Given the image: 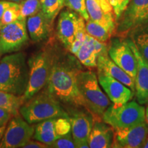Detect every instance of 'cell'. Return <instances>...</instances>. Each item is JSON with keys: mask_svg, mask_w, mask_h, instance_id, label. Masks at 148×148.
<instances>
[{"mask_svg": "<svg viewBox=\"0 0 148 148\" xmlns=\"http://www.w3.org/2000/svg\"><path fill=\"white\" fill-rule=\"evenodd\" d=\"M81 64L76 57L69 54H57L45 90L61 104L74 110L84 108L85 104L77 86V73Z\"/></svg>", "mask_w": 148, "mask_h": 148, "instance_id": "6da1fadb", "label": "cell"}, {"mask_svg": "<svg viewBox=\"0 0 148 148\" xmlns=\"http://www.w3.org/2000/svg\"><path fill=\"white\" fill-rule=\"evenodd\" d=\"M24 102L23 95H16L0 90V108L8 111L12 116L20 114L19 110Z\"/></svg>", "mask_w": 148, "mask_h": 148, "instance_id": "7402d4cb", "label": "cell"}, {"mask_svg": "<svg viewBox=\"0 0 148 148\" xmlns=\"http://www.w3.org/2000/svg\"><path fill=\"white\" fill-rule=\"evenodd\" d=\"M65 0H41V10L51 21L54 22L56 16L64 6Z\"/></svg>", "mask_w": 148, "mask_h": 148, "instance_id": "d4e9b609", "label": "cell"}, {"mask_svg": "<svg viewBox=\"0 0 148 148\" xmlns=\"http://www.w3.org/2000/svg\"><path fill=\"white\" fill-rule=\"evenodd\" d=\"M114 130L100 120H95L91 132L88 137V145L90 148L112 147L114 141Z\"/></svg>", "mask_w": 148, "mask_h": 148, "instance_id": "d6986e66", "label": "cell"}, {"mask_svg": "<svg viewBox=\"0 0 148 148\" xmlns=\"http://www.w3.org/2000/svg\"><path fill=\"white\" fill-rule=\"evenodd\" d=\"M56 53L51 47H44L27 60L29 81L26 91L23 95L25 101L45 88L50 75Z\"/></svg>", "mask_w": 148, "mask_h": 148, "instance_id": "5b68a950", "label": "cell"}, {"mask_svg": "<svg viewBox=\"0 0 148 148\" xmlns=\"http://www.w3.org/2000/svg\"><path fill=\"white\" fill-rule=\"evenodd\" d=\"M41 0H23L19 3V17L18 19H27L41 10Z\"/></svg>", "mask_w": 148, "mask_h": 148, "instance_id": "484cf974", "label": "cell"}, {"mask_svg": "<svg viewBox=\"0 0 148 148\" xmlns=\"http://www.w3.org/2000/svg\"><path fill=\"white\" fill-rule=\"evenodd\" d=\"M137 61V71L135 78V92L140 104L148 103V62L138 51L130 38H126Z\"/></svg>", "mask_w": 148, "mask_h": 148, "instance_id": "2e32d148", "label": "cell"}, {"mask_svg": "<svg viewBox=\"0 0 148 148\" xmlns=\"http://www.w3.org/2000/svg\"><path fill=\"white\" fill-rule=\"evenodd\" d=\"M97 67L98 72L106 73L117 79L130 88L133 92H135V82L134 79L126 72L116 65L108 56V53L98 56L97 58Z\"/></svg>", "mask_w": 148, "mask_h": 148, "instance_id": "ac0fdd59", "label": "cell"}, {"mask_svg": "<svg viewBox=\"0 0 148 148\" xmlns=\"http://www.w3.org/2000/svg\"><path fill=\"white\" fill-rule=\"evenodd\" d=\"M143 147V148H148V136H147V138H145V140L143 141V144H142L141 147Z\"/></svg>", "mask_w": 148, "mask_h": 148, "instance_id": "8d00e7d4", "label": "cell"}, {"mask_svg": "<svg viewBox=\"0 0 148 148\" xmlns=\"http://www.w3.org/2000/svg\"><path fill=\"white\" fill-rule=\"evenodd\" d=\"M75 56L82 65L86 67L97 66V53L95 48L93 37L86 34L84 42L79 48Z\"/></svg>", "mask_w": 148, "mask_h": 148, "instance_id": "ffe728a7", "label": "cell"}, {"mask_svg": "<svg viewBox=\"0 0 148 148\" xmlns=\"http://www.w3.org/2000/svg\"><path fill=\"white\" fill-rule=\"evenodd\" d=\"M17 4L18 3L0 0V20H1V16H2L3 14L4 13V12L7 10V9L10 8V7L14 6V5Z\"/></svg>", "mask_w": 148, "mask_h": 148, "instance_id": "e575fe53", "label": "cell"}, {"mask_svg": "<svg viewBox=\"0 0 148 148\" xmlns=\"http://www.w3.org/2000/svg\"><path fill=\"white\" fill-rule=\"evenodd\" d=\"M145 122L148 125V106L145 109Z\"/></svg>", "mask_w": 148, "mask_h": 148, "instance_id": "74e56055", "label": "cell"}, {"mask_svg": "<svg viewBox=\"0 0 148 148\" xmlns=\"http://www.w3.org/2000/svg\"><path fill=\"white\" fill-rule=\"evenodd\" d=\"M108 1L113 10L116 25V22L124 12L130 0H108Z\"/></svg>", "mask_w": 148, "mask_h": 148, "instance_id": "4dcf8cb0", "label": "cell"}, {"mask_svg": "<svg viewBox=\"0 0 148 148\" xmlns=\"http://www.w3.org/2000/svg\"><path fill=\"white\" fill-rule=\"evenodd\" d=\"M29 81V66L25 53L5 54L0 60V90L23 95Z\"/></svg>", "mask_w": 148, "mask_h": 148, "instance_id": "7a4b0ae2", "label": "cell"}, {"mask_svg": "<svg viewBox=\"0 0 148 148\" xmlns=\"http://www.w3.org/2000/svg\"><path fill=\"white\" fill-rule=\"evenodd\" d=\"M108 54L111 60L135 80L137 71V61L126 38H114L108 47Z\"/></svg>", "mask_w": 148, "mask_h": 148, "instance_id": "30bf717a", "label": "cell"}, {"mask_svg": "<svg viewBox=\"0 0 148 148\" xmlns=\"http://www.w3.org/2000/svg\"><path fill=\"white\" fill-rule=\"evenodd\" d=\"M55 129L57 134L60 137L71 132V125L69 118L60 117L56 119Z\"/></svg>", "mask_w": 148, "mask_h": 148, "instance_id": "1f68e13d", "label": "cell"}, {"mask_svg": "<svg viewBox=\"0 0 148 148\" xmlns=\"http://www.w3.org/2000/svg\"><path fill=\"white\" fill-rule=\"evenodd\" d=\"M27 19H17L2 25L0 30V56L19 51L27 43Z\"/></svg>", "mask_w": 148, "mask_h": 148, "instance_id": "52a82bcc", "label": "cell"}, {"mask_svg": "<svg viewBox=\"0 0 148 148\" xmlns=\"http://www.w3.org/2000/svg\"><path fill=\"white\" fill-rule=\"evenodd\" d=\"M18 17H19V3L7 9L1 16L0 22L1 25H5L15 21L16 20L18 19Z\"/></svg>", "mask_w": 148, "mask_h": 148, "instance_id": "f546056e", "label": "cell"}, {"mask_svg": "<svg viewBox=\"0 0 148 148\" xmlns=\"http://www.w3.org/2000/svg\"><path fill=\"white\" fill-rule=\"evenodd\" d=\"M102 119L114 130L133 127L145 121V108L134 101L120 106L111 103L103 112Z\"/></svg>", "mask_w": 148, "mask_h": 148, "instance_id": "8992f818", "label": "cell"}, {"mask_svg": "<svg viewBox=\"0 0 148 148\" xmlns=\"http://www.w3.org/2000/svg\"><path fill=\"white\" fill-rule=\"evenodd\" d=\"M86 30L90 36L103 42H106L112 34L106 27L90 18L86 21Z\"/></svg>", "mask_w": 148, "mask_h": 148, "instance_id": "cb8c5ba5", "label": "cell"}, {"mask_svg": "<svg viewBox=\"0 0 148 148\" xmlns=\"http://www.w3.org/2000/svg\"><path fill=\"white\" fill-rule=\"evenodd\" d=\"M5 127H6V125H3V126L0 127V141H1V138L3 137V133L5 132Z\"/></svg>", "mask_w": 148, "mask_h": 148, "instance_id": "d590c367", "label": "cell"}, {"mask_svg": "<svg viewBox=\"0 0 148 148\" xmlns=\"http://www.w3.org/2000/svg\"><path fill=\"white\" fill-rule=\"evenodd\" d=\"M49 146L46 144L38 141L37 140H32L31 138L29 141H27L22 148H48Z\"/></svg>", "mask_w": 148, "mask_h": 148, "instance_id": "d6a6232c", "label": "cell"}, {"mask_svg": "<svg viewBox=\"0 0 148 148\" xmlns=\"http://www.w3.org/2000/svg\"><path fill=\"white\" fill-rule=\"evenodd\" d=\"M79 15L66 8L59 13L56 25V35L62 45L69 50L73 42Z\"/></svg>", "mask_w": 148, "mask_h": 148, "instance_id": "9a60e30c", "label": "cell"}, {"mask_svg": "<svg viewBox=\"0 0 148 148\" xmlns=\"http://www.w3.org/2000/svg\"><path fill=\"white\" fill-rule=\"evenodd\" d=\"M12 116V114L9 113L8 111L0 108V127L6 125Z\"/></svg>", "mask_w": 148, "mask_h": 148, "instance_id": "836d02e7", "label": "cell"}, {"mask_svg": "<svg viewBox=\"0 0 148 148\" xmlns=\"http://www.w3.org/2000/svg\"><path fill=\"white\" fill-rule=\"evenodd\" d=\"M147 136L148 125L145 121L133 127L116 129L112 147H140Z\"/></svg>", "mask_w": 148, "mask_h": 148, "instance_id": "7c38bea8", "label": "cell"}, {"mask_svg": "<svg viewBox=\"0 0 148 148\" xmlns=\"http://www.w3.org/2000/svg\"><path fill=\"white\" fill-rule=\"evenodd\" d=\"M1 22H0V30H1Z\"/></svg>", "mask_w": 148, "mask_h": 148, "instance_id": "ab89813d", "label": "cell"}, {"mask_svg": "<svg viewBox=\"0 0 148 148\" xmlns=\"http://www.w3.org/2000/svg\"><path fill=\"white\" fill-rule=\"evenodd\" d=\"M77 81L86 109L94 117L102 118L111 101L101 88L97 75L92 71L81 70L77 73Z\"/></svg>", "mask_w": 148, "mask_h": 148, "instance_id": "277c9868", "label": "cell"}, {"mask_svg": "<svg viewBox=\"0 0 148 148\" xmlns=\"http://www.w3.org/2000/svg\"><path fill=\"white\" fill-rule=\"evenodd\" d=\"M51 148H75V145L72 136L71 132H70L64 136L57 138L55 141L49 145Z\"/></svg>", "mask_w": 148, "mask_h": 148, "instance_id": "f1b7e54d", "label": "cell"}, {"mask_svg": "<svg viewBox=\"0 0 148 148\" xmlns=\"http://www.w3.org/2000/svg\"><path fill=\"white\" fill-rule=\"evenodd\" d=\"M19 113L30 124L50 119L69 118L62 104L45 90H40L25 101L20 108Z\"/></svg>", "mask_w": 148, "mask_h": 148, "instance_id": "3957f363", "label": "cell"}, {"mask_svg": "<svg viewBox=\"0 0 148 148\" xmlns=\"http://www.w3.org/2000/svg\"><path fill=\"white\" fill-rule=\"evenodd\" d=\"M35 125L30 124L21 114L12 116L0 141V148H19L33 137Z\"/></svg>", "mask_w": 148, "mask_h": 148, "instance_id": "ba28073f", "label": "cell"}, {"mask_svg": "<svg viewBox=\"0 0 148 148\" xmlns=\"http://www.w3.org/2000/svg\"><path fill=\"white\" fill-rule=\"evenodd\" d=\"M53 23L42 10L27 17L26 25L29 38L34 42L47 39L52 32Z\"/></svg>", "mask_w": 148, "mask_h": 148, "instance_id": "e0dca14e", "label": "cell"}, {"mask_svg": "<svg viewBox=\"0 0 148 148\" xmlns=\"http://www.w3.org/2000/svg\"><path fill=\"white\" fill-rule=\"evenodd\" d=\"M2 1H12V2H15V3H21L23 0H2Z\"/></svg>", "mask_w": 148, "mask_h": 148, "instance_id": "f35d334b", "label": "cell"}, {"mask_svg": "<svg viewBox=\"0 0 148 148\" xmlns=\"http://www.w3.org/2000/svg\"><path fill=\"white\" fill-rule=\"evenodd\" d=\"M148 23V0H130L116 25V33L122 37L133 29Z\"/></svg>", "mask_w": 148, "mask_h": 148, "instance_id": "9c48e42d", "label": "cell"}, {"mask_svg": "<svg viewBox=\"0 0 148 148\" xmlns=\"http://www.w3.org/2000/svg\"><path fill=\"white\" fill-rule=\"evenodd\" d=\"M71 122V132L75 147L88 148V137L94 123V116L90 112H79L69 116Z\"/></svg>", "mask_w": 148, "mask_h": 148, "instance_id": "4fadbf2b", "label": "cell"}, {"mask_svg": "<svg viewBox=\"0 0 148 148\" xmlns=\"http://www.w3.org/2000/svg\"><path fill=\"white\" fill-rule=\"evenodd\" d=\"M97 78L101 87L114 106H121L132 98L134 92L117 79L101 72H98Z\"/></svg>", "mask_w": 148, "mask_h": 148, "instance_id": "8fae6325", "label": "cell"}, {"mask_svg": "<svg viewBox=\"0 0 148 148\" xmlns=\"http://www.w3.org/2000/svg\"><path fill=\"white\" fill-rule=\"evenodd\" d=\"M55 121L56 119H50L38 123L35 125L32 138L49 147L53 141L60 137L56 132Z\"/></svg>", "mask_w": 148, "mask_h": 148, "instance_id": "44dd1931", "label": "cell"}, {"mask_svg": "<svg viewBox=\"0 0 148 148\" xmlns=\"http://www.w3.org/2000/svg\"><path fill=\"white\" fill-rule=\"evenodd\" d=\"M90 19L100 24L112 33L116 29L113 10L108 0H86Z\"/></svg>", "mask_w": 148, "mask_h": 148, "instance_id": "5bb4252c", "label": "cell"}, {"mask_svg": "<svg viewBox=\"0 0 148 148\" xmlns=\"http://www.w3.org/2000/svg\"><path fill=\"white\" fill-rule=\"evenodd\" d=\"M86 23H85V20L82 16H79L78 22H77V29L75 32V38H74L73 42L70 46L69 51L72 54L75 55L79 48L81 47L82 43L84 41L85 37H86Z\"/></svg>", "mask_w": 148, "mask_h": 148, "instance_id": "4316f807", "label": "cell"}, {"mask_svg": "<svg viewBox=\"0 0 148 148\" xmlns=\"http://www.w3.org/2000/svg\"><path fill=\"white\" fill-rule=\"evenodd\" d=\"M128 35L139 53L148 62V23L136 27Z\"/></svg>", "mask_w": 148, "mask_h": 148, "instance_id": "603a6c76", "label": "cell"}, {"mask_svg": "<svg viewBox=\"0 0 148 148\" xmlns=\"http://www.w3.org/2000/svg\"><path fill=\"white\" fill-rule=\"evenodd\" d=\"M64 6L77 12L85 21H87L90 18L86 9V0H65Z\"/></svg>", "mask_w": 148, "mask_h": 148, "instance_id": "83f0119b", "label": "cell"}]
</instances>
